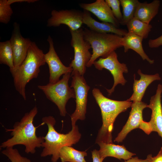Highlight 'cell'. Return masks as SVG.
<instances>
[{
    "label": "cell",
    "instance_id": "83f0119b",
    "mask_svg": "<svg viewBox=\"0 0 162 162\" xmlns=\"http://www.w3.org/2000/svg\"><path fill=\"white\" fill-rule=\"evenodd\" d=\"M148 45L151 48H156L162 45V35L154 39H150L148 41Z\"/></svg>",
    "mask_w": 162,
    "mask_h": 162
},
{
    "label": "cell",
    "instance_id": "ac0fdd59",
    "mask_svg": "<svg viewBox=\"0 0 162 162\" xmlns=\"http://www.w3.org/2000/svg\"><path fill=\"white\" fill-rule=\"evenodd\" d=\"M100 147L98 151L100 157L103 160L108 157H113L119 160H127L136 155L128 150L123 146L112 143L100 142L98 144Z\"/></svg>",
    "mask_w": 162,
    "mask_h": 162
},
{
    "label": "cell",
    "instance_id": "1f68e13d",
    "mask_svg": "<svg viewBox=\"0 0 162 162\" xmlns=\"http://www.w3.org/2000/svg\"><path fill=\"white\" fill-rule=\"evenodd\" d=\"M37 0H7L8 3L10 5L15 2H27L28 3H32L37 1Z\"/></svg>",
    "mask_w": 162,
    "mask_h": 162
},
{
    "label": "cell",
    "instance_id": "4316f807",
    "mask_svg": "<svg viewBox=\"0 0 162 162\" xmlns=\"http://www.w3.org/2000/svg\"><path fill=\"white\" fill-rule=\"evenodd\" d=\"M105 1L111 8L115 17L119 24H121L123 16L120 8V0H105Z\"/></svg>",
    "mask_w": 162,
    "mask_h": 162
},
{
    "label": "cell",
    "instance_id": "52a82bcc",
    "mask_svg": "<svg viewBox=\"0 0 162 162\" xmlns=\"http://www.w3.org/2000/svg\"><path fill=\"white\" fill-rule=\"evenodd\" d=\"M69 30L71 37L70 44L74 50V57L69 66L73 69L72 73L77 72L83 76L92 56L89 51L91 47L84 38L82 28L76 31Z\"/></svg>",
    "mask_w": 162,
    "mask_h": 162
},
{
    "label": "cell",
    "instance_id": "9a60e30c",
    "mask_svg": "<svg viewBox=\"0 0 162 162\" xmlns=\"http://www.w3.org/2000/svg\"><path fill=\"white\" fill-rule=\"evenodd\" d=\"M79 5L83 10L92 13L103 22L112 23L117 28L119 26V23L105 0H97L92 3H81Z\"/></svg>",
    "mask_w": 162,
    "mask_h": 162
},
{
    "label": "cell",
    "instance_id": "f1b7e54d",
    "mask_svg": "<svg viewBox=\"0 0 162 162\" xmlns=\"http://www.w3.org/2000/svg\"><path fill=\"white\" fill-rule=\"evenodd\" d=\"M152 157V154H150L148 155L145 159H140L138 157H132L124 162H153Z\"/></svg>",
    "mask_w": 162,
    "mask_h": 162
},
{
    "label": "cell",
    "instance_id": "484cf974",
    "mask_svg": "<svg viewBox=\"0 0 162 162\" xmlns=\"http://www.w3.org/2000/svg\"><path fill=\"white\" fill-rule=\"evenodd\" d=\"M13 11L11 5L8 3L7 0H0V22L7 24L10 21Z\"/></svg>",
    "mask_w": 162,
    "mask_h": 162
},
{
    "label": "cell",
    "instance_id": "ba28073f",
    "mask_svg": "<svg viewBox=\"0 0 162 162\" xmlns=\"http://www.w3.org/2000/svg\"><path fill=\"white\" fill-rule=\"evenodd\" d=\"M72 80L70 87L75 93L76 107L70 116L72 127L75 126L78 120H83L86 118L88 92L90 86L83 77L78 73H71Z\"/></svg>",
    "mask_w": 162,
    "mask_h": 162
},
{
    "label": "cell",
    "instance_id": "d6986e66",
    "mask_svg": "<svg viewBox=\"0 0 162 162\" xmlns=\"http://www.w3.org/2000/svg\"><path fill=\"white\" fill-rule=\"evenodd\" d=\"M143 39L139 36L128 32L122 37L121 40L124 52H127L129 49L132 50L139 55L143 60H146L150 64H153L154 60L150 59L144 50L142 46Z\"/></svg>",
    "mask_w": 162,
    "mask_h": 162
},
{
    "label": "cell",
    "instance_id": "9c48e42d",
    "mask_svg": "<svg viewBox=\"0 0 162 162\" xmlns=\"http://www.w3.org/2000/svg\"><path fill=\"white\" fill-rule=\"evenodd\" d=\"M93 64L95 68L99 70L103 69L108 70L113 77L114 83L112 87L110 89H106L109 96L114 92L117 85L121 84L124 86L127 82L123 74L128 73V68L126 64L119 62L117 55L115 51L105 58H100L95 61Z\"/></svg>",
    "mask_w": 162,
    "mask_h": 162
},
{
    "label": "cell",
    "instance_id": "f546056e",
    "mask_svg": "<svg viewBox=\"0 0 162 162\" xmlns=\"http://www.w3.org/2000/svg\"><path fill=\"white\" fill-rule=\"evenodd\" d=\"M93 162H103L104 160L100 156L98 151L94 149L92 151Z\"/></svg>",
    "mask_w": 162,
    "mask_h": 162
},
{
    "label": "cell",
    "instance_id": "603a6c76",
    "mask_svg": "<svg viewBox=\"0 0 162 162\" xmlns=\"http://www.w3.org/2000/svg\"><path fill=\"white\" fill-rule=\"evenodd\" d=\"M0 64L6 65L10 70L14 69V55L10 41L0 42Z\"/></svg>",
    "mask_w": 162,
    "mask_h": 162
},
{
    "label": "cell",
    "instance_id": "7a4b0ae2",
    "mask_svg": "<svg viewBox=\"0 0 162 162\" xmlns=\"http://www.w3.org/2000/svg\"><path fill=\"white\" fill-rule=\"evenodd\" d=\"M92 94L100 109L102 121L95 143H113L112 132L116 119L119 114L131 107L132 102L127 100L119 101L109 99L104 96L98 88L93 89Z\"/></svg>",
    "mask_w": 162,
    "mask_h": 162
},
{
    "label": "cell",
    "instance_id": "6da1fadb",
    "mask_svg": "<svg viewBox=\"0 0 162 162\" xmlns=\"http://www.w3.org/2000/svg\"><path fill=\"white\" fill-rule=\"evenodd\" d=\"M38 112V108L35 106L26 113L20 121L15 122L13 129H5L6 132H11L12 137L2 142L0 148L13 147L22 145L25 146L26 153L34 154L36 148L41 147L44 141V136H38L36 134V129L40 125L36 127L33 123Z\"/></svg>",
    "mask_w": 162,
    "mask_h": 162
},
{
    "label": "cell",
    "instance_id": "d6a6232c",
    "mask_svg": "<svg viewBox=\"0 0 162 162\" xmlns=\"http://www.w3.org/2000/svg\"><path fill=\"white\" fill-rule=\"evenodd\" d=\"M161 98H162V96H161Z\"/></svg>",
    "mask_w": 162,
    "mask_h": 162
},
{
    "label": "cell",
    "instance_id": "7402d4cb",
    "mask_svg": "<svg viewBox=\"0 0 162 162\" xmlns=\"http://www.w3.org/2000/svg\"><path fill=\"white\" fill-rule=\"evenodd\" d=\"M128 32L139 36L143 39L147 38L152 28V25L134 17L126 25Z\"/></svg>",
    "mask_w": 162,
    "mask_h": 162
},
{
    "label": "cell",
    "instance_id": "8992f818",
    "mask_svg": "<svg viewBox=\"0 0 162 162\" xmlns=\"http://www.w3.org/2000/svg\"><path fill=\"white\" fill-rule=\"evenodd\" d=\"M71 74L68 73L63 75L62 78L55 83L38 86L46 98L57 106L60 115L63 117L67 113L66 106L68 101L75 97L74 89L69 87L68 83Z\"/></svg>",
    "mask_w": 162,
    "mask_h": 162
},
{
    "label": "cell",
    "instance_id": "8fae6325",
    "mask_svg": "<svg viewBox=\"0 0 162 162\" xmlns=\"http://www.w3.org/2000/svg\"><path fill=\"white\" fill-rule=\"evenodd\" d=\"M47 40L49 48L48 52L44 54V58L49 68V83L52 84L58 81L62 75L71 73L73 69L70 66H66L62 63L56 52L52 39L50 36H49Z\"/></svg>",
    "mask_w": 162,
    "mask_h": 162
},
{
    "label": "cell",
    "instance_id": "44dd1931",
    "mask_svg": "<svg viewBox=\"0 0 162 162\" xmlns=\"http://www.w3.org/2000/svg\"><path fill=\"white\" fill-rule=\"evenodd\" d=\"M87 155L86 151H80L68 146L63 147L59 154L61 162H86L85 157Z\"/></svg>",
    "mask_w": 162,
    "mask_h": 162
},
{
    "label": "cell",
    "instance_id": "cb8c5ba5",
    "mask_svg": "<svg viewBox=\"0 0 162 162\" xmlns=\"http://www.w3.org/2000/svg\"><path fill=\"white\" fill-rule=\"evenodd\" d=\"M123 9V19L121 25H126L134 17L140 2L138 0H120Z\"/></svg>",
    "mask_w": 162,
    "mask_h": 162
},
{
    "label": "cell",
    "instance_id": "4fadbf2b",
    "mask_svg": "<svg viewBox=\"0 0 162 162\" xmlns=\"http://www.w3.org/2000/svg\"><path fill=\"white\" fill-rule=\"evenodd\" d=\"M146 103L140 102H132L131 106V110L129 118L120 132L114 141L118 142H122L128 134L133 130L140 128L144 121L142 118V111L147 107Z\"/></svg>",
    "mask_w": 162,
    "mask_h": 162
},
{
    "label": "cell",
    "instance_id": "30bf717a",
    "mask_svg": "<svg viewBox=\"0 0 162 162\" xmlns=\"http://www.w3.org/2000/svg\"><path fill=\"white\" fill-rule=\"evenodd\" d=\"M83 12L75 9L52 10L51 16L47 21L48 27H58L61 24L67 26L69 30L76 31L83 24Z\"/></svg>",
    "mask_w": 162,
    "mask_h": 162
},
{
    "label": "cell",
    "instance_id": "4dcf8cb0",
    "mask_svg": "<svg viewBox=\"0 0 162 162\" xmlns=\"http://www.w3.org/2000/svg\"><path fill=\"white\" fill-rule=\"evenodd\" d=\"M153 162H162V147L158 154L152 157Z\"/></svg>",
    "mask_w": 162,
    "mask_h": 162
},
{
    "label": "cell",
    "instance_id": "5b68a950",
    "mask_svg": "<svg viewBox=\"0 0 162 162\" xmlns=\"http://www.w3.org/2000/svg\"><path fill=\"white\" fill-rule=\"evenodd\" d=\"M83 34L84 39L89 43L92 50L87 67H91L99 57L105 58L117 48L122 47V36L112 33H98L86 28L83 29Z\"/></svg>",
    "mask_w": 162,
    "mask_h": 162
},
{
    "label": "cell",
    "instance_id": "3957f363",
    "mask_svg": "<svg viewBox=\"0 0 162 162\" xmlns=\"http://www.w3.org/2000/svg\"><path fill=\"white\" fill-rule=\"evenodd\" d=\"M44 54L35 42H32L26 56L19 67L10 70L16 91L25 100H26V87L31 80L38 77L40 67L45 65Z\"/></svg>",
    "mask_w": 162,
    "mask_h": 162
},
{
    "label": "cell",
    "instance_id": "e0dca14e",
    "mask_svg": "<svg viewBox=\"0 0 162 162\" xmlns=\"http://www.w3.org/2000/svg\"><path fill=\"white\" fill-rule=\"evenodd\" d=\"M137 73L140 76V78L139 80H136L135 74L134 75L133 92L131 96L127 100L129 101H142L145 91L149 85L154 81L161 80L160 75L158 73L154 75L144 74L140 69L138 70Z\"/></svg>",
    "mask_w": 162,
    "mask_h": 162
},
{
    "label": "cell",
    "instance_id": "277c9868",
    "mask_svg": "<svg viewBox=\"0 0 162 162\" xmlns=\"http://www.w3.org/2000/svg\"><path fill=\"white\" fill-rule=\"evenodd\" d=\"M42 121L47 125L48 129L46 135L44 136V141L41 145V147L43 149L40 156L44 157L51 155V161L56 162L59 158L61 149L64 146H71L76 144L80 140L81 134L76 125L72 127L71 130L67 134L58 133L54 127L56 120L52 116L43 117Z\"/></svg>",
    "mask_w": 162,
    "mask_h": 162
},
{
    "label": "cell",
    "instance_id": "d4e9b609",
    "mask_svg": "<svg viewBox=\"0 0 162 162\" xmlns=\"http://www.w3.org/2000/svg\"><path fill=\"white\" fill-rule=\"evenodd\" d=\"M2 153L11 162H32L29 159L22 156L17 149L12 147L5 148L2 151Z\"/></svg>",
    "mask_w": 162,
    "mask_h": 162
},
{
    "label": "cell",
    "instance_id": "5bb4252c",
    "mask_svg": "<svg viewBox=\"0 0 162 162\" xmlns=\"http://www.w3.org/2000/svg\"><path fill=\"white\" fill-rule=\"evenodd\" d=\"M162 85L159 84L156 93L150 98L147 107L152 111L151 118L148 122L152 132H157L162 139V106L161 103Z\"/></svg>",
    "mask_w": 162,
    "mask_h": 162
},
{
    "label": "cell",
    "instance_id": "7c38bea8",
    "mask_svg": "<svg viewBox=\"0 0 162 162\" xmlns=\"http://www.w3.org/2000/svg\"><path fill=\"white\" fill-rule=\"evenodd\" d=\"M13 26L10 40L13 51L14 68H15L20 66L25 59L32 42L29 39L22 36L18 24L14 22Z\"/></svg>",
    "mask_w": 162,
    "mask_h": 162
},
{
    "label": "cell",
    "instance_id": "2e32d148",
    "mask_svg": "<svg viewBox=\"0 0 162 162\" xmlns=\"http://www.w3.org/2000/svg\"><path fill=\"white\" fill-rule=\"evenodd\" d=\"M83 12V24L86 25L92 31L100 33H112L122 37L128 32L127 30L119 28L112 23L96 21L92 17L88 11L84 10Z\"/></svg>",
    "mask_w": 162,
    "mask_h": 162
},
{
    "label": "cell",
    "instance_id": "ffe728a7",
    "mask_svg": "<svg viewBox=\"0 0 162 162\" xmlns=\"http://www.w3.org/2000/svg\"><path fill=\"white\" fill-rule=\"evenodd\" d=\"M160 2L154 0L150 3L140 2L136 9L134 17L147 24L150 22L158 14Z\"/></svg>",
    "mask_w": 162,
    "mask_h": 162
}]
</instances>
